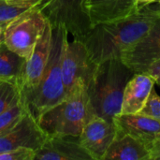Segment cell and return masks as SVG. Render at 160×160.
Returning <instances> with one entry per match:
<instances>
[{
    "label": "cell",
    "instance_id": "obj_1",
    "mask_svg": "<svg viewBox=\"0 0 160 160\" xmlns=\"http://www.w3.org/2000/svg\"><path fill=\"white\" fill-rule=\"evenodd\" d=\"M155 17L145 6L128 17L94 24L82 41L97 64L109 59H121L124 52L147 34Z\"/></svg>",
    "mask_w": 160,
    "mask_h": 160
},
{
    "label": "cell",
    "instance_id": "obj_2",
    "mask_svg": "<svg viewBox=\"0 0 160 160\" xmlns=\"http://www.w3.org/2000/svg\"><path fill=\"white\" fill-rule=\"evenodd\" d=\"M134 71L122 59H109L97 65L86 87L95 114L113 123L121 112L124 89Z\"/></svg>",
    "mask_w": 160,
    "mask_h": 160
},
{
    "label": "cell",
    "instance_id": "obj_3",
    "mask_svg": "<svg viewBox=\"0 0 160 160\" xmlns=\"http://www.w3.org/2000/svg\"><path fill=\"white\" fill-rule=\"evenodd\" d=\"M68 31L63 26L52 27V47L48 63L36 90L22 101L37 119L67 98L62 79V56L68 41Z\"/></svg>",
    "mask_w": 160,
    "mask_h": 160
},
{
    "label": "cell",
    "instance_id": "obj_4",
    "mask_svg": "<svg viewBox=\"0 0 160 160\" xmlns=\"http://www.w3.org/2000/svg\"><path fill=\"white\" fill-rule=\"evenodd\" d=\"M94 114L86 85L81 83L64 100L46 111L38 123L47 135L79 137Z\"/></svg>",
    "mask_w": 160,
    "mask_h": 160
},
{
    "label": "cell",
    "instance_id": "obj_5",
    "mask_svg": "<svg viewBox=\"0 0 160 160\" xmlns=\"http://www.w3.org/2000/svg\"><path fill=\"white\" fill-rule=\"evenodd\" d=\"M45 6L39 5L22 13L8 23L4 32V44L25 60L48 23L43 12Z\"/></svg>",
    "mask_w": 160,
    "mask_h": 160
},
{
    "label": "cell",
    "instance_id": "obj_6",
    "mask_svg": "<svg viewBox=\"0 0 160 160\" xmlns=\"http://www.w3.org/2000/svg\"><path fill=\"white\" fill-rule=\"evenodd\" d=\"M43 12L52 27L63 26L79 40H82L93 27L85 0H48Z\"/></svg>",
    "mask_w": 160,
    "mask_h": 160
},
{
    "label": "cell",
    "instance_id": "obj_7",
    "mask_svg": "<svg viewBox=\"0 0 160 160\" xmlns=\"http://www.w3.org/2000/svg\"><path fill=\"white\" fill-rule=\"evenodd\" d=\"M97 65L82 40L74 38L72 41L66 42L61 70L67 97L81 83H84L87 87Z\"/></svg>",
    "mask_w": 160,
    "mask_h": 160
},
{
    "label": "cell",
    "instance_id": "obj_8",
    "mask_svg": "<svg viewBox=\"0 0 160 160\" xmlns=\"http://www.w3.org/2000/svg\"><path fill=\"white\" fill-rule=\"evenodd\" d=\"M52 26L48 23L37 41L31 54L25 60L19 82L21 99L24 101L38 87L49 60L52 47Z\"/></svg>",
    "mask_w": 160,
    "mask_h": 160
},
{
    "label": "cell",
    "instance_id": "obj_9",
    "mask_svg": "<svg viewBox=\"0 0 160 160\" xmlns=\"http://www.w3.org/2000/svg\"><path fill=\"white\" fill-rule=\"evenodd\" d=\"M155 15L147 34L122 54V61L135 73H143L150 64L160 58V15Z\"/></svg>",
    "mask_w": 160,
    "mask_h": 160
},
{
    "label": "cell",
    "instance_id": "obj_10",
    "mask_svg": "<svg viewBox=\"0 0 160 160\" xmlns=\"http://www.w3.org/2000/svg\"><path fill=\"white\" fill-rule=\"evenodd\" d=\"M46 138L37 119L27 111L13 128L0 137V154L21 147L37 151Z\"/></svg>",
    "mask_w": 160,
    "mask_h": 160
},
{
    "label": "cell",
    "instance_id": "obj_11",
    "mask_svg": "<svg viewBox=\"0 0 160 160\" xmlns=\"http://www.w3.org/2000/svg\"><path fill=\"white\" fill-rule=\"evenodd\" d=\"M114 137V124L94 114L83 127L79 142L92 160H103Z\"/></svg>",
    "mask_w": 160,
    "mask_h": 160
},
{
    "label": "cell",
    "instance_id": "obj_12",
    "mask_svg": "<svg viewBox=\"0 0 160 160\" xmlns=\"http://www.w3.org/2000/svg\"><path fill=\"white\" fill-rule=\"evenodd\" d=\"M115 132L128 134L150 148L159 141L160 121L141 113H119L113 118Z\"/></svg>",
    "mask_w": 160,
    "mask_h": 160
},
{
    "label": "cell",
    "instance_id": "obj_13",
    "mask_svg": "<svg viewBox=\"0 0 160 160\" xmlns=\"http://www.w3.org/2000/svg\"><path fill=\"white\" fill-rule=\"evenodd\" d=\"M35 160H92L80 144L79 137L47 135L36 151Z\"/></svg>",
    "mask_w": 160,
    "mask_h": 160
},
{
    "label": "cell",
    "instance_id": "obj_14",
    "mask_svg": "<svg viewBox=\"0 0 160 160\" xmlns=\"http://www.w3.org/2000/svg\"><path fill=\"white\" fill-rule=\"evenodd\" d=\"M92 24L128 17L140 10L138 0H85Z\"/></svg>",
    "mask_w": 160,
    "mask_h": 160
},
{
    "label": "cell",
    "instance_id": "obj_15",
    "mask_svg": "<svg viewBox=\"0 0 160 160\" xmlns=\"http://www.w3.org/2000/svg\"><path fill=\"white\" fill-rule=\"evenodd\" d=\"M155 82L145 73H134L125 86L121 104L123 114H137L144 108Z\"/></svg>",
    "mask_w": 160,
    "mask_h": 160
},
{
    "label": "cell",
    "instance_id": "obj_16",
    "mask_svg": "<svg viewBox=\"0 0 160 160\" xmlns=\"http://www.w3.org/2000/svg\"><path fill=\"white\" fill-rule=\"evenodd\" d=\"M103 160H150L149 148L128 134L115 132Z\"/></svg>",
    "mask_w": 160,
    "mask_h": 160
},
{
    "label": "cell",
    "instance_id": "obj_17",
    "mask_svg": "<svg viewBox=\"0 0 160 160\" xmlns=\"http://www.w3.org/2000/svg\"><path fill=\"white\" fill-rule=\"evenodd\" d=\"M25 59L8 49L4 42L0 44V81L19 84Z\"/></svg>",
    "mask_w": 160,
    "mask_h": 160
},
{
    "label": "cell",
    "instance_id": "obj_18",
    "mask_svg": "<svg viewBox=\"0 0 160 160\" xmlns=\"http://www.w3.org/2000/svg\"><path fill=\"white\" fill-rule=\"evenodd\" d=\"M25 104L20 99L16 104L0 114V137L13 128L27 112Z\"/></svg>",
    "mask_w": 160,
    "mask_h": 160
},
{
    "label": "cell",
    "instance_id": "obj_19",
    "mask_svg": "<svg viewBox=\"0 0 160 160\" xmlns=\"http://www.w3.org/2000/svg\"><path fill=\"white\" fill-rule=\"evenodd\" d=\"M21 99L19 84L13 82L0 81V114Z\"/></svg>",
    "mask_w": 160,
    "mask_h": 160
},
{
    "label": "cell",
    "instance_id": "obj_20",
    "mask_svg": "<svg viewBox=\"0 0 160 160\" xmlns=\"http://www.w3.org/2000/svg\"><path fill=\"white\" fill-rule=\"evenodd\" d=\"M37 6L15 0H0V22H9L22 13Z\"/></svg>",
    "mask_w": 160,
    "mask_h": 160
},
{
    "label": "cell",
    "instance_id": "obj_21",
    "mask_svg": "<svg viewBox=\"0 0 160 160\" xmlns=\"http://www.w3.org/2000/svg\"><path fill=\"white\" fill-rule=\"evenodd\" d=\"M140 113L160 121V96L158 95L155 88L152 89L149 98Z\"/></svg>",
    "mask_w": 160,
    "mask_h": 160
},
{
    "label": "cell",
    "instance_id": "obj_22",
    "mask_svg": "<svg viewBox=\"0 0 160 160\" xmlns=\"http://www.w3.org/2000/svg\"><path fill=\"white\" fill-rule=\"evenodd\" d=\"M35 150L21 147L0 154V160H35Z\"/></svg>",
    "mask_w": 160,
    "mask_h": 160
},
{
    "label": "cell",
    "instance_id": "obj_23",
    "mask_svg": "<svg viewBox=\"0 0 160 160\" xmlns=\"http://www.w3.org/2000/svg\"><path fill=\"white\" fill-rule=\"evenodd\" d=\"M143 73L149 75L155 82V83L160 86V58L150 64Z\"/></svg>",
    "mask_w": 160,
    "mask_h": 160
},
{
    "label": "cell",
    "instance_id": "obj_24",
    "mask_svg": "<svg viewBox=\"0 0 160 160\" xmlns=\"http://www.w3.org/2000/svg\"><path fill=\"white\" fill-rule=\"evenodd\" d=\"M150 160H160V142H156L149 150Z\"/></svg>",
    "mask_w": 160,
    "mask_h": 160
},
{
    "label": "cell",
    "instance_id": "obj_25",
    "mask_svg": "<svg viewBox=\"0 0 160 160\" xmlns=\"http://www.w3.org/2000/svg\"><path fill=\"white\" fill-rule=\"evenodd\" d=\"M146 7L148 8L149 10H151V11L154 12L155 14L160 15V4H158V3H154V4L148 5V6H146Z\"/></svg>",
    "mask_w": 160,
    "mask_h": 160
},
{
    "label": "cell",
    "instance_id": "obj_26",
    "mask_svg": "<svg viewBox=\"0 0 160 160\" xmlns=\"http://www.w3.org/2000/svg\"><path fill=\"white\" fill-rule=\"evenodd\" d=\"M15 1H20V2H24V3H28L34 6L37 5H43L46 4L48 2V0H15Z\"/></svg>",
    "mask_w": 160,
    "mask_h": 160
},
{
    "label": "cell",
    "instance_id": "obj_27",
    "mask_svg": "<svg viewBox=\"0 0 160 160\" xmlns=\"http://www.w3.org/2000/svg\"><path fill=\"white\" fill-rule=\"evenodd\" d=\"M158 0H138V4H139V7L140 8H142V7H145V6H148V5H151V4H154L156 2H158Z\"/></svg>",
    "mask_w": 160,
    "mask_h": 160
},
{
    "label": "cell",
    "instance_id": "obj_28",
    "mask_svg": "<svg viewBox=\"0 0 160 160\" xmlns=\"http://www.w3.org/2000/svg\"><path fill=\"white\" fill-rule=\"evenodd\" d=\"M8 22H0V35H3Z\"/></svg>",
    "mask_w": 160,
    "mask_h": 160
},
{
    "label": "cell",
    "instance_id": "obj_29",
    "mask_svg": "<svg viewBox=\"0 0 160 160\" xmlns=\"http://www.w3.org/2000/svg\"><path fill=\"white\" fill-rule=\"evenodd\" d=\"M4 41V34L3 35H0V44Z\"/></svg>",
    "mask_w": 160,
    "mask_h": 160
},
{
    "label": "cell",
    "instance_id": "obj_30",
    "mask_svg": "<svg viewBox=\"0 0 160 160\" xmlns=\"http://www.w3.org/2000/svg\"><path fill=\"white\" fill-rule=\"evenodd\" d=\"M156 3H158V4H160V0H158V2H156Z\"/></svg>",
    "mask_w": 160,
    "mask_h": 160
},
{
    "label": "cell",
    "instance_id": "obj_31",
    "mask_svg": "<svg viewBox=\"0 0 160 160\" xmlns=\"http://www.w3.org/2000/svg\"><path fill=\"white\" fill-rule=\"evenodd\" d=\"M158 142H160V139H159V141H158Z\"/></svg>",
    "mask_w": 160,
    "mask_h": 160
}]
</instances>
